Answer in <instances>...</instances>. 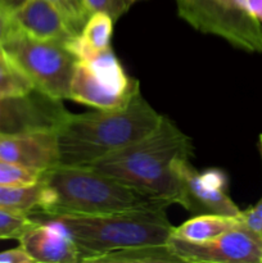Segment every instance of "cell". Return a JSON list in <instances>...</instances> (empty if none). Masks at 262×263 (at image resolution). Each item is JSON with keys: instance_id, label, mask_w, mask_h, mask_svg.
<instances>
[{"instance_id": "1", "label": "cell", "mask_w": 262, "mask_h": 263, "mask_svg": "<svg viewBox=\"0 0 262 263\" xmlns=\"http://www.w3.org/2000/svg\"><path fill=\"white\" fill-rule=\"evenodd\" d=\"M162 118L141 92L122 107L71 115L57 130L59 164L89 166L143 139L158 127Z\"/></svg>"}, {"instance_id": "2", "label": "cell", "mask_w": 262, "mask_h": 263, "mask_svg": "<svg viewBox=\"0 0 262 263\" xmlns=\"http://www.w3.org/2000/svg\"><path fill=\"white\" fill-rule=\"evenodd\" d=\"M39 215H104L140 210H166L164 198L130 186L90 167L57 166L43 175ZM36 213V215H38Z\"/></svg>"}, {"instance_id": "3", "label": "cell", "mask_w": 262, "mask_h": 263, "mask_svg": "<svg viewBox=\"0 0 262 263\" xmlns=\"http://www.w3.org/2000/svg\"><path fill=\"white\" fill-rule=\"evenodd\" d=\"M192 152L190 139L163 116L151 134L86 167L174 204L179 197L175 163L179 158L192 156Z\"/></svg>"}, {"instance_id": "4", "label": "cell", "mask_w": 262, "mask_h": 263, "mask_svg": "<svg viewBox=\"0 0 262 263\" xmlns=\"http://www.w3.org/2000/svg\"><path fill=\"white\" fill-rule=\"evenodd\" d=\"M63 226L76 244L80 262L138 246L169 243L174 226L166 210H140L104 215H62L44 217Z\"/></svg>"}, {"instance_id": "5", "label": "cell", "mask_w": 262, "mask_h": 263, "mask_svg": "<svg viewBox=\"0 0 262 263\" xmlns=\"http://www.w3.org/2000/svg\"><path fill=\"white\" fill-rule=\"evenodd\" d=\"M2 46L35 89L54 99H68L72 77L79 62L68 46L32 37L20 30Z\"/></svg>"}, {"instance_id": "6", "label": "cell", "mask_w": 262, "mask_h": 263, "mask_svg": "<svg viewBox=\"0 0 262 263\" xmlns=\"http://www.w3.org/2000/svg\"><path fill=\"white\" fill-rule=\"evenodd\" d=\"M177 12L195 30L222 37L234 48L262 54V23L236 0H176Z\"/></svg>"}, {"instance_id": "7", "label": "cell", "mask_w": 262, "mask_h": 263, "mask_svg": "<svg viewBox=\"0 0 262 263\" xmlns=\"http://www.w3.org/2000/svg\"><path fill=\"white\" fill-rule=\"evenodd\" d=\"M179 180L177 203L193 216L220 215L239 217L241 211L228 194V179L220 170L199 172L189 162V157L179 158L175 163Z\"/></svg>"}, {"instance_id": "8", "label": "cell", "mask_w": 262, "mask_h": 263, "mask_svg": "<svg viewBox=\"0 0 262 263\" xmlns=\"http://www.w3.org/2000/svg\"><path fill=\"white\" fill-rule=\"evenodd\" d=\"M169 244L181 262L262 263V236L249 230L240 221L213 240L195 243L171 235Z\"/></svg>"}, {"instance_id": "9", "label": "cell", "mask_w": 262, "mask_h": 263, "mask_svg": "<svg viewBox=\"0 0 262 263\" xmlns=\"http://www.w3.org/2000/svg\"><path fill=\"white\" fill-rule=\"evenodd\" d=\"M71 115L62 100L38 89L20 97H0V135L57 131Z\"/></svg>"}, {"instance_id": "10", "label": "cell", "mask_w": 262, "mask_h": 263, "mask_svg": "<svg viewBox=\"0 0 262 263\" xmlns=\"http://www.w3.org/2000/svg\"><path fill=\"white\" fill-rule=\"evenodd\" d=\"M0 159L35 171L59 166L57 131L0 135Z\"/></svg>"}, {"instance_id": "11", "label": "cell", "mask_w": 262, "mask_h": 263, "mask_svg": "<svg viewBox=\"0 0 262 263\" xmlns=\"http://www.w3.org/2000/svg\"><path fill=\"white\" fill-rule=\"evenodd\" d=\"M38 221V225L20 239L32 262L80 263L79 249L63 226L53 220Z\"/></svg>"}, {"instance_id": "12", "label": "cell", "mask_w": 262, "mask_h": 263, "mask_svg": "<svg viewBox=\"0 0 262 263\" xmlns=\"http://www.w3.org/2000/svg\"><path fill=\"white\" fill-rule=\"evenodd\" d=\"M12 18L18 30L40 40L68 46L79 36L49 0H28L13 13Z\"/></svg>"}, {"instance_id": "13", "label": "cell", "mask_w": 262, "mask_h": 263, "mask_svg": "<svg viewBox=\"0 0 262 263\" xmlns=\"http://www.w3.org/2000/svg\"><path fill=\"white\" fill-rule=\"evenodd\" d=\"M138 92H140L139 86L134 89H121L108 84L104 80L95 76L82 62L79 61L72 77L68 99L97 109H113L127 104Z\"/></svg>"}, {"instance_id": "14", "label": "cell", "mask_w": 262, "mask_h": 263, "mask_svg": "<svg viewBox=\"0 0 262 263\" xmlns=\"http://www.w3.org/2000/svg\"><path fill=\"white\" fill-rule=\"evenodd\" d=\"M239 223L238 217L220 215H198L174 229L172 235L185 240L208 241L228 233Z\"/></svg>"}, {"instance_id": "15", "label": "cell", "mask_w": 262, "mask_h": 263, "mask_svg": "<svg viewBox=\"0 0 262 263\" xmlns=\"http://www.w3.org/2000/svg\"><path fill=\"white\" fill-rule=\"evenodd\" d=\"M91 263H182L169 243L138 246L102 254Z\"/></svg>"}, {"instance_id": "16", "label": "cell", "mask_w": 262, "mask_h": 263, "mask_svg": "<svg viewBox=\"0 0 262 263\" xmlns=\"http://www.w3.org/2000/svg\"><path fill=\"white\" fill-rule=\"evenodd\" d=\"M44 185L41 181L25 186L0 185V208L32 216L40 211Z\"/></svg>"}, {"instance_id": "17", "label": "cell", "mask_w": 262, "mask_h": 263, "mask_svg": "<svg viewBox=\"0 0 262 263\" xmlns=\"http://www.w3.org/2000/svg\"><path fill=\"white\" fill-rule=\"evenodd\" d=\"M113 23L115 21L107 13H92L80 35L69 44L68 48L71 50H74V49L100 50V49L110 46Z\"/></svg>"}, {"instance_id": "18", "label": "cell", "mask_w": 262, "mask_h": 263, "mask_svg": "<svg viewBox=\"0 0 262 263\" xmlns=\"http://www.w3.org/2000/svg\"><path fill=\"white\" fill-rule=\"evenodd\" d=\"M35 89L32 82L0 45V97H20Z\"/></svg>"}, {"instance_id": "19", "label": "cell", "mask_w": 262, "mask_h": 263, "mask_svg": "<svg viewBox=\"0 0 262 263\" xmlns=\"http://www.w3.org/2000/svg\"><path fill=\"white\" fill-rule=\"evenodd\" d=\"M39 221L25 213L0 208V240H20L28 230L38 225Z\"/></svg>"}, {"instance_id": "20", "label": "cell", "mask_w": 262, "mask_h": 263, "mask_svg": "<svg viewBox=\"0 0 262 263\" xmlns=\"http://www.w3.org/2000/svg\"><path fill=\"white\" fill-rule=\"evenodd\" d=\"M59 10L74 33L80 35L92 14L85 0H49Z\"/></svg>"}, {"instance_id": "21", "label": "cell", "mask_w": 262, "mask_h": 263, "mask_svg": "<svg viewBox=\"0 0 262 263\" xmlns=\"http://www.w3.org/2000/svg\"><path fill=\"white\" fill-rule=\"evenodd\" d=\"M44 172L26 168L0 159V185H14V186H25L41 181Z\"/></svg>"}, {"instance_id": "22", "label": "cell", "mask_w": 262, "mask_h": 263, "mask_svg": "<svg viewBox=\"0 0 262 263\" xmlns=\"http://www.w3.org/2000/svg\"><path fill=\"white\" fill-rule=\"evenodd\" d=\"M85 3L91 13H107L113 18V21L122 17L131 5L128 0H85Z\"/></svg>"}, {"instance_id": "23", "label": "cell", "mask_w": 262, "mask_h": 263, "mask_svg": "<svg viewBox=\"0 0 262 263\" xmlns=\"http://www.w3.org/2000/svg\"><path fill=\"white\" fill-rule=\"evenodd\" d=\"M238 218L246 228L262 236V197L256 204L241 211Z\"/></svg>"}, {"instance_id": "24", "label": "cell", "mask_w": 262, "mask_h": 263, "mask_svg": "<svg viewBox=\"0 0 262 263\" xmlns=\"http://www.w3.org/2000/svg\"><path fill=\"white\" fill-rule=\"evenodd\" d=\"M0 263H33L22 247L0 252Z\"/></svg>"}, {"instance_id": "25", "label": "cell", "mask_w": 262, "mask_h": 263, "mask_svg": "<svg viewBox=\"0 0 262 263\" xmlns=\"http://www.w3.org/2000/svg\"><path fill=\"white\" fill-rule=\"evenodd\" d=\"M18 31L12 15L0 10V45L5 43L9 37H12Z\"/></svg>"}, {"instance_id": "26", "label": "cell", "mask_w": 262, "mask_h": 263, "mask_svg": "<svg viewBox=\"0 0 262 263\" xmlns=\"http://www.w3.org/2000/svg\"><path fill=\"white\" fill-rule=\"evenodd\" d=\"M243 9L262 23V0H236Z\"/></svg>"}, {"instance_id": "27", "label": "cell", "mask_w": 262, "mask_h": 263, "mask_svg": "<svg viewBox=\"0 0 262 263\" xmlns=\"http://www.w3.org/2000/svg\"><path fill=\"white\" fill-rule=\"evenodd\" d=\"M27 2L28 0H0V10L12 15Z\"/></svg>"}, {"instance_id": "28", "label": "cell", "mask_w": 262, "mask_h": 263, "mask_svg": "<svg viewBox=\"0 0 262 263\" xmlns=\"http://www.w3.org/2000/svg\"><path fill=\"white\" fill-rule=\"evenodd\" d=\"M259 152H261V157H262V134L259 135Z\"/></svg>"}, {"instance_id": "29", "label": "cell", "mask_w": 262, "mask_h": 263, "mask_svg": "<svg viewBox=\"0 0 262 263\" xmlns=\"http://www.w3.org/2000/svg\"><path fill=\"white\" fill-rule=\"evenodd\" d=\"M134 2H136V0H128V3H130V4H133Z\"/></svg>"}]
</instances>
